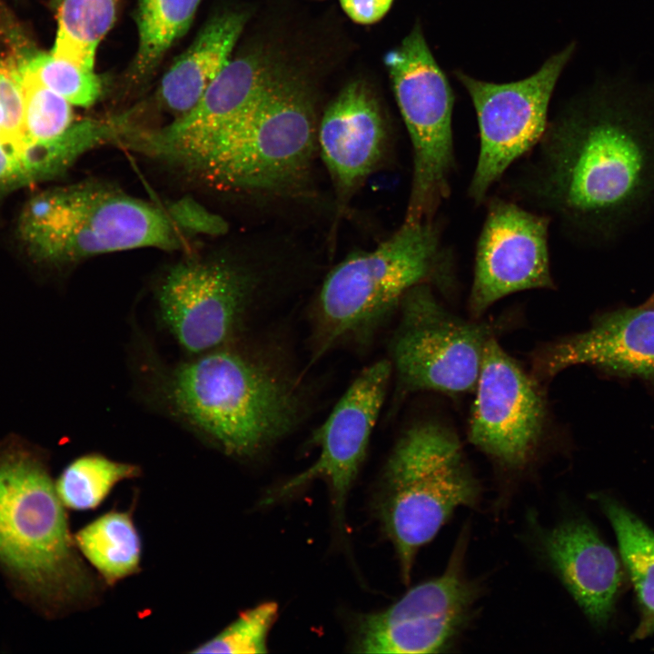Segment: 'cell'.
<instances>
[{"mask_svg":"<svg viewBox=\"0 0 654 654\" xmlns=\"http://www.w3.org/2000/svg\"><path fill=\"white\" fill-rule=\"evenodd\" d=\"M511 192L572 238L615 241L654 203V83L598 80L551 121Z\"/></svg>","mask_w":654,"mask_h":654,"instance_id":"6da1fadb","label":"cell"},{"mask_svg":"<svg viewBox=\"0 0 654 654\" xmlns=\"http://www.w3.org/2000/svg\"><path fill=\"white\" fill-rule=\"evenodd\" d=\"M44 452L18 436L0 443V569L37 607L84 601L92 582L75 550Z\"/></svg>","mask_w":654,"mask_h":654,"instance_id":"7a4b0ae2","label":"cell"},{"mask_svg":"<svg viewBox=\"0 0 654 654\" xmlns=\"http://www.w3.org/2000/svg\"><path fill=\"white\" fill-rule=\"evenodd\" d=\"M174 412L225 453L256 454L291 431L301 398L290 380L230 345L177 365L165 383Z\"/></svg>","mask_w":654,"mask_h":654,"instance_id":"3957f363","label":"cell"},{"mask_svg":"<svg viewBox=\"0 0 654 654\" xmlns=\"http://www.w3.org/2000/svg\"><path fill=\"white\" fill-rule=\"evenodd\" d=\"M447 293L455 286L452 254L432 220L403 223L370 252L356 253L325 278L315 306V358L348 339L363 340L413 287Z\"/></svg>","mask_w":654,"mask_h":654,"instance_id":"277c9868","label":"cell"},{"mask_svg":"<svg viewBox=\"0 0 654 654\" xmlns=\"http://www.w3.org/2000/svg\"><path fill=\"white\" fill-rule=\"evenodd\" d=\"M317 129L304 81L277 64L257 99L185 166L220 186L286 192L310 171Z\"/></svg>","mask_w":654,"mask_h":654,"instance_id":"5b68a950","label":"cell"},{"mask_svg":"<svg viewBox=\"0 0 654 654\" xmlns=\"http://www.w3.org/2000/svg\"><path fill=\"white\" fill-rule=\"evenodd\" d=\"M481 486L457 434L420 421L399 438L382 473L377 511L408 583L415 557L460 507H476Z\"/></svg>","mask_w":654,"mask_h":654,"instance_id":"8992f818","label":"cell"},{"mask_svg":"<svg viewBox=\"0 0 654 654\" xmlns=\"http://www.w3.org/2000/svg\"><path fill=\"white\" fill-rule=\"evenodd\" d=\"M384 63L412 146V178L404 223L432 220L451 193L455 168L454 95L419 25Z\"/></svg>","mask_w":654,"mask_h":654,"instance_id":"52a82bcc","label":"cell"},{"mask_svg":"<svg viewBox=\"0 0 654 654\" xmlns=\"http://www.w3.org/2000/svg\"><path fill=\"white\" fill-rule=\"evenodd\" d=\"M399 309L391 362L401 392H473L492 327L449 312L428 283L411 289Z\"/></svg>","mask_w":654,"mask_h":654,"instance_id":"ba28073f","label":"cell"},{"mask_svg":"<svg viewBox=\"0 0 654 654\" xmlns=\"http://www.w3.org/2000/svg\"><path fill=\"white\" fill-rule=\"evenodd\" d=\"M574 51L575 45L570 44L536 73L516 82L495 84L456 72L471 99L479 125V154L468 187V196L475 204L483 203L491 186L542 137L551 94Z\"/></svg>","mask_w":654,"mask_h":654,"instance_id":"9c48e42d","label":"cell"},{"mask_svg":"<svg viewBox=\"0 0 654 654\" xmlns=\"http://www.w3.org/2000/svg\"><path fill=\"white\" fill-rule=\"evenodd\" d=\"M468 530L461 533L443 573L409 590L384 610L358 619L362 653H438L452 646L472 618L479 581L465 573Z\"/></svg>","mask_w":654,"mask_h":654,"instance_id":"30bf717a","label":"cell"},{"mask_svg":"<svg viewBox=\"0 0 654 654\" xmlns=\"http://www.w3.org/2000/svg\"><path fill=\"white\" fill-rule=\"evenodd\" d=\"M61 217L35 250L50 262H74L136 248L175 249L177 226L166 211L97 184L64 188Z\"/></svg>","mask_w":654,"mask_h":654,"instance_id":"8fae6325","label":"cell"},{"mask_svg":"<svg viewBox=\"0 0 654 654\" xmlns=\"http://www.w3.org/2000/svg\"><path fill=\"white\" fill-rule=\"evenodd\" d=\"M539 385L495 336L488 341L473 391L468 437L506 471H524L541 447L547 409Z\"/></svg>","mask_w":654,"mask_h":654,"instance_id":"7c38bea8","label":"cell"},{"mask_svg":"<svg viewBox=\"0 0 654 654\" xmlns=\"http://www.w3.org/2000/svg\"><path fill=\"white\" fill-rule=\"evenodd\" d=\"M255 285L253 275L232 262L179 263L159 288L160 319L192 354L229 345L242 326Z\"/></svg>","mask_w":654,"mask_h":654,"instance_id":"4fadbf2b","label":"cell"},{"mask_svg":"<svg viewBox=\"0 0 654 654\" xmlns=\"http://www.w3.org/2000/svg\"><path fill=\"white\" fill-rule=\"evenodd\" d=\"M550 222L548 215L516 202L489 200L469 296L474 318L511 293L554 288L548 244Z\"/></svg>","mask_w":654,"mask_h":654,"instance_id":"5bb4252c","label":"cell"},{"mask_svg":"<svg viewBox=\"0 0 654 654\" xmlns=\"http://www.w3.org/2000/svg\"><path fill=\"white\" fill-rule=\"evenodd\" d=\"M391 372V362L386 359L361 372L314 434V443L320 447L316 461L269 494L267 502L322 479L330 487L336 516L342 520L348 491L365 458Z\"/></svg>","mask_w":654,"mask_h":654,"instance_id":"9a60e30c","label":"cell"},{"mask_svg":"<svg viewBox=\"0 0 654 654\" xmlns=\"http://www.w3.org/2000/svg\"><path fill=\"white\" fill-rule=\"evenodd\" d=\"M276 65L262 52L230 60L186 114L159 130L134 128L124 139L140 151L186 165L257 99Z\"/></svg>","mask_w":654,"mask_h":654,"instance_id":"2e32d148","label":"cell"},{"mask_svg":"<svg viewBox=\"0 0 654 654\" xmlns=\"http://www.w3.org/2000/svg\"><path fill=\"white\" fill-rule=\"evenodd\" d=\"M579 364L654 380V305L601 314L589 329L543 345L532 356L531 375L543 382Z\"/></svg>","mask_w":654,"mask_h":654,"instance_id":"e0dca14e","label":"cell"},{"mask_svg":"<svg viewBox=\"0 0 654 654\" xmlns=\"http://www.w3.org/2000/svg\"><path fill=\"white\" fill-rule=\"evenodd\" d=\"M538 550L597 627L613 612L622 582L619 557L584 518L571 517L552 528L536 524Z\"/></svg>","mask_w":654,"mask_h":654,"instance_id":"ac0fdd59","label":"cell"},{"mask_svg":"<svg viewBox=\"0 0 654 654\" xmlns=\"http://www.w3.org/2000/svg\"><path fill=\"white\" fill-rule=\"evenodd\" d=\"M387 142L379 103L362 81L348 84L326 108L317 129V143L344 203L373 172Z\"/></svg>","mask_w":654,"mask_h":654,"instance_id":"d6986e66","label":"cell"},{"mask_svg":"<svg viewBox=\"0 0 654 654\" xmlns=\"http://www.w3.org/2000/svg\"><path fill=\"white\" fill-rule=\"evenodd\" d=\"M246 21L247 14L240 11H224L210 18L162 77L156 94L167 111L179 117L194 106L230 61Z\"/></svg>","mask_w":654,"mask_h":654,"instance_id":"ffe728a7","label":"cell"},{"mask_svg":"<svg viewBox=\"0 0 654 654\" xmlns=\"http://www.w3.org/2000/svg\"><path fill=\"white\" fill-rule=\"evenodd\" d=\"M597 500L615 531L639 607V623L632 639H643L654 634V531L612 498L600 495Z\"/></svg>","mask_w":654,"mask_h":654,"instance_id":"44dd1931","label":"cell"},{"mask_svg":"<svg viewBox=\"0 0 654 654\" xmlns=\"http://www.w3.org/2000/svg\"><path fill=\"white\" fill-rule=\"evenodd\" d=\"M201 0H138V45L128 71L132 84L146 82L165 54L189 29Z\"/></svg>","mask_w":654,"mask_h":654,"instance_id":"7402d4cb","label":"cell"},{"mask_svg":"<svg viewBox=\"0 0 654 654\" xmlns=\"http://www.w3.org/2000/svg\"><path fill=\"white\" fill-rule=\"evenodd\" d=\"M130 126L126 116L74 122L61 135L26 144L14 151L29 183L64 173L81 154L102 143L120 139Z\"/></svg>","mask_w":654,"mask_h":654,"instance_id":"603a6c76","label":"cell"},{"mask_svg":"<svg viewBox=\"0 0 654 654\" xmlns=\"http://www.w3.org/2000/svg\"><path fill=\"white\" fill-rule=\"evenodd\" d=\"M74 541L109 584L138 570L141 540L127 512L110 511L101 515L78 530Z\"/></svg>","mask_w":654,"mask_h":654,"instance_id":"cb8c5ba5","label":"cell"},{"mask_svg":"<svg viewBox=\"0 0 654 654\" xmlns=\"http://www.w3.org/2000/svg\"><path fill=\"white\" fill-rule=\"evenodd\" d=\"M122 0H61L51 54L94 72L97 48L114 26Z\"/></svg>","mask_w":654,"mask_h":654,"instance_id":"d4e9b609","label":"cell"},{"mask_svg":"<svg viewBox=\"0 0 654 654\" xmlns=\"http://www.w3.org/2000/svg\"><path fill=\"white\" fill-rule=\"evenodd\" d=\"M138 474L135 465L94 453L74 460L54 483L64 507L84 510L97 507L116 483Z\"/></svg>","mask_w":654,"mask_h":654,"instance_id":"484cf974","label":"cell"},{"mask_svg":"<svg viewBox=\"0 0 654 654\" xmlns=\"http://www.w3.org/2000/svg\"><path fill=\"white\" fill-rule=\"evenodd\" d=\"M19 67L74 105L89 107L102 94L103 82L95 72H86L51 53L37 54Z\"/></svg>","mask_w":654,"mask_h":654,"instance_id":"4316f807","label":"cell"},{"mask_svg":"<svg viewBox=\"0 0 654 654\" xmlns=\"http://www.w3.org/2000/svg\"><path fill=\"white\" fill-rule=\"evenodd\" d=\"M19 70L25 99V135L14 151L26 144L57 137L74 123L72 104L67 100Z\"/></svg>","mask_w":654,"mask_h":654,"instance_id":"83f0119b","label":"cell"},{"mask_svg":"<svg viewBox=\"0 0 654 654\" xmlns=\"http://www.w3.org/2000/svg\"><path fill=\"white\" fill-rule=\"evenodd\" d=\"M278 614L276 602L259 604L240 616L193 653H265L267 638Z\"/></svg>","mask_w":654,"mask_h":654,"instance_id":"f1b7e54d","label":"cell"},{"mask_svg":"<svg viewBox=\"0 0 654 654\" xmlns=\"http://www.w3.org/2000/svg\"><path fill=\"white\" fill-rule=\"evenodd\" d=\"M173 223L188 233L217 235L226 230L225 221L190 198H183L167 208Z\"/></svg>","mask_w":654,"mask_h":654,"instance_id":"f546056e","label":"cell"},{"mask_svg":"<svg viewBox=\"0 0 654 654\" xmlns=\"http://www.w3.org/2000/svg\"><path fill=\"white\" fill-rule=\"evenodd\" d=\"M344 13L355 23L371 25L380 21L393 0H339Z\"/></svg>","mask_w":654,"mask_h":654,"instance_id":"4dcf8cb0","label":"cell"},{"mask_svg":"<svg viewBox=\"0 0 654 654\" xmlns=\"http://www.w3.org/2000/svg\"><path fill=\"white\" fill-rule=\"evenodd\" d=\"M30 183L12 149L0 143V193Z\"/></svg>","mask_w":654,"mask_h":654,"instance_id":"1f68e13d","label":"cell"},{"mask_svg":"<svg viewBox=\"0 0 654 654\" xmlns=\"http://www.w3.org/2000/svg\"><path fill=\"white\" fill-rule=\"evenodd\" d=\"M4 124H5V114H4L2 104L0 102V143L5 144Z\"/></svg>","mask_w":654,"mask_h":654,"instance_id":"d6a6232c","label":"cell"},{"mask_svg":"<svg viewBox=\"0 0 654 654\" xmlns=\"http://www.w3.org/2000/svg\"><path fill=\"white\" fill-rule=\"evenodd\" d=\"M647 302H648L649 303H651V304L654 305V293L652 294V296H651Z\"/></svg>","mask_w":654,"mask_h":654,"instance_id":"836d02e7","label":"cell"}]
</instances>
